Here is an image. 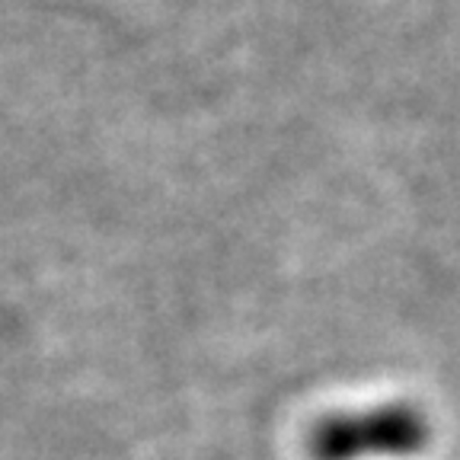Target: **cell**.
I'll return each mask as SVG.
<instances>
[{
	"label": "cell",
	"instance_id": "6da1fadb",
	"mask_svg": "<svg viewBox=\"0 0 460 460\" xmlns=\"http://www.w3.org/2000/svg\"><path fill=\"white\" fill-rule=\"evenodd\" d=\"M422 441L425 422L412 406H374L320 419L310 429L307 447L314 460H358L367 454H410Z\"/></svg>",
	"mask_w": 460,
	"mask_h": 460
}]
</instances>
